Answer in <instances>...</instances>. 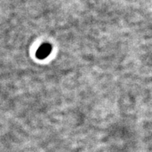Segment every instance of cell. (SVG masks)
Wrapping results in <instances>:
<instances>
[{"label": "cell", "instance_id": "6da1fadb", "mask_svg": "<svg viewBox=\"0 0 152 152\" xmlns=\"http://www.w3.org/2000/svg\"><path fill=\"white\" fill-rule=\"evenodd\" d=\"M52 50V46L49 43L41 45L40 47L37 51V56L39 60H43L49 56Z\"/></svg>", "mask_w": 152, "mask_h": 152}]
</instances>
